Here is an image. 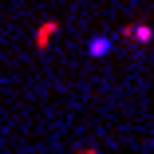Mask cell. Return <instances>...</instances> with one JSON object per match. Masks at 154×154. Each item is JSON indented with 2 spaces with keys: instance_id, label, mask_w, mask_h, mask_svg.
<instances>
[{
  "instance_id": "6da1fadb",
  "label": "cell",
  "mask_w": 154,
  "mask_h": 154,
  "mask_svg": "<svg viewBox=\"0 0 154 154\" xmlns=\"http://www.w3.org/2000/svg\"><path fill=\"white\" fill-rule=\"evenodd\" d=\"M119 36L131 40V44H150V40H154V28H150V24H127Z\"/></svg>"
},
{
  "instance_id": "7a4b0ae2",
  "label": "cell",
  "mask_w": 154,
  "mask_h": 154,
  "mask_svg": "<svg viewBox=\"0 0 154 154\" xmlns=\"http://www.w3.org/2000/svg\"><path fill=\"white\" fill-rule=\"evenodd\" d=\"M55 32H59V20H44V24L36 28V48L44 51V48L51 44V36H55Z\"/></svg>"
},
{
  "instance_id": "3957f363",
  "label": "cell",
  "mask_w": 154,
  "mask_h": 154,
  "mask_svg": "<svg viewBox=\"0 0 154 154\" xmlns=\"http://www.w3.org/2000/svg\"><path fill=\"white\" fill-rule=\"evenodd\" d=\"M87 51H91V55H107V51H111V40H107V36H95Z\"/></svg>"
},
{
  "instance_id": "277c9868",
  "label": "cell",
  "mask_w": 154,
  "mask_h": 154,
  "mask_svg": "<svg viewBox=\"0 0 154 154\" xmlns=\"http://www.w3.org/2000/svg\"><path fill=\"white\" fill-rule=\"evenodd\" d=\"M75 154H99V150H95V146H83V150H75Z\"/></svg>"
}]
</instances>
